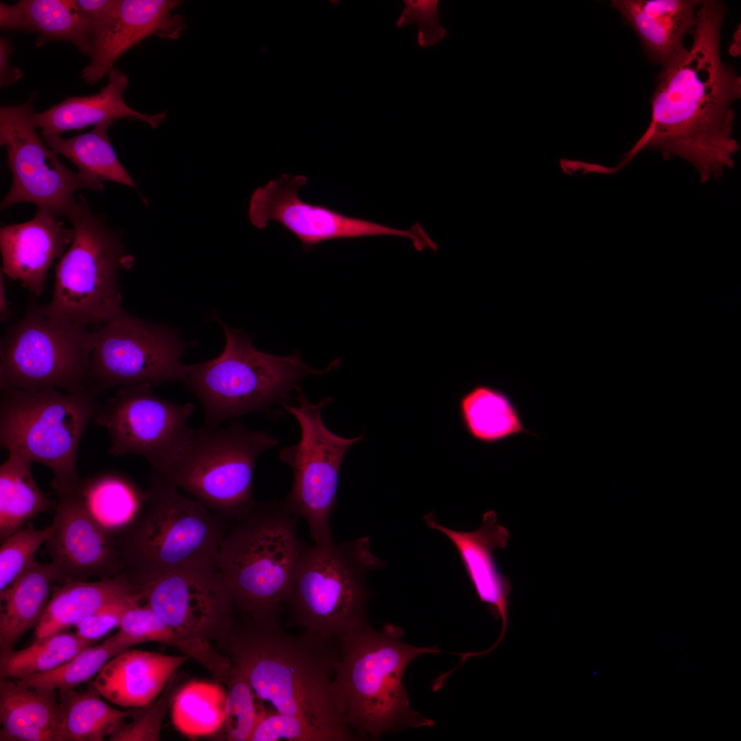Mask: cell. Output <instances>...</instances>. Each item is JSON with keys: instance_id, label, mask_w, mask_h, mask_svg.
Instances as JSON below:
<instances>
[{"instance_id": "1", "label": "cell", "mask_w": 741, "mask_h": 741, "mask_svg": "<svg viewBox=\"0 0 741 741\" xmlns=\"http://www.w3.org/2000/svg\"><path fill=\"white\" fill-rule=\"evenodd\" d=\"M726 13L723 2L701 0L692 45L657 75L650 123L622 158L624 167L644 149L685 160L703 183L734 165L740 145L733 104L741 97V78L720 55Z\"/></svg>"}, {"instance_id": "2", "label": "cell", "mask_w": 741, "mask_h": 741, "mask_svg": "<svg viewBox=\"0 0 741 741\" xmlns=\"http://www.w3.org/2000/svg\"><path fill=\"white\" fill-rule=\"evenodd\" d=\"M222 646L232 666L247 678L255 695L278 712L301 718L329 741L359 737L345 720L334 679L341 657L340 639L305 630L290 634L279 619L243 614Z\"/></svg>"}, {"instance_id": "3", "label": "cell", "mask_w": 741, "mask_h": 741, "mask_svg": "<svg viewBox=\"0 0 741 741\" xmlns=\"http://www.w3.org/2000/svg\"><path fill=\"white\" fill-rule=\"evenodd\" d=\"M403 637L395 625L386 624L378 631L367 622L340 639L334 685L346 722L360 740H376L386 733L434 725L410 707L403 675L415 658L440 650L412 646Z\"/></svg>"}, {"instance_id": "4", "label": "cell", "mask_w": 741, "mask_h": 741, "mask_svg": "<svg viewBox=\"0 0 741 741\" xmlns=\"http://www.w3.org/2000/svg\"><path fill=\"white\" fill-rule=\"evenodd\" d=\"M227 520L151 473L138 514L112 531L128 581L170 571L217 566Z\"/></svg>"}, {"instance_id": "5", "label": "cell", "mask_w": 741, "mask_h": 741, "mask_svg": "<svg viewBox=\"0 0 741 741\" xmlns=\"http://www.w3.org/2000/svg\"><path fill=\"white\" fill-rule=\"evenodd\" d=\"M298 518L283 500H274L257 503L228 529L217 567L237 612L279 618L305 546L297 535Z\"/></svg>"}, {"instance_id": "6", "label": "cell", "mask_w": 741, "mask_h": 741, "mask_svg": "<svg viewBox=\"0 0 741 741\" xmlns=\"http://www.w3.org/2000/svg\"><path fill=\"white\" fill-rule=\"evenodd\" d=\"M226 336V345L216 358L187 366L185 382L200 401L206 427L253 412L275 413L274 406L285 403L290 392L309 375H322L338 368L341 359L323 370L307 365L297 352L277 356L256 349L242 330L217 318Z\"/></svg>"}, {"instance_id": "7", "label": "cell", "mask_w": 741, "mask_h": 741, "mask_svg": "<svg viewBox=\"0 0 741 741\" xmlns=\"http://www.w3.org/2000/svg\"><path fill=\"white\" fill-rule=\"evenodd\" d=\"M384 565L366 537L305 545L285 604L290 623L326 637L352 633L367 622V575Z\"/></svg>"}, {"instance_id": "8", "label": "cell", "mask_w": 741, "mask_h": 741, "mask_svg": "<svg viewBox=\"0 0 741 741\" xmlns=\"http://www.w3.org/2000/svg\"><path fill=\"white\" fill-rule=\"evenodd\" d=\"M1 392V447L49 468L56 493L76 489L78 446L98 410L99 392L94 387L65 394L54 388Z\"/></svg>"}, {"instance_id": "9", "label": "cell", "mask_w": 741, "mask_h": 741, "mask_svg": "<svg viewBox=\"0 0 741 741\" xmlns=\"http://www.w3.org/2000/svg\"><path fill=\"white\" fill-rule=\"evenodd\" d=\"M278 443L269 434L248 430L241 422L226 428L193 429L165 465L152 473L234 521L257 504L252 480L257 457Z\"/></svg>"}, {"instance_id": "10", "label": "cell", "mask_w": 741, "mask_h": 741, "mask_svg": "<svg viewBox=\"0 0 741 741\" xmlns=\"http://www.w3.org/2000/svg\"><path fill=\"white\" fill-rule=\"evenodd\" d=\"M67 217L73 239L56 265L52 298L45 307L54 318L98 327L124 311L118 274L132 259L120 235L82 196Z\"/></svg>"}, {"instance_id": "11", "label": "cell", "mask_w": 741, "mask_h": 741, "mask_svg": "<svg viewBox=\"0 0 741 741\" xmlns=\"http://www.w3.org/2000/svg\"><path fill=\"white\" fill-rule=\"evenodd\" d=\"M95 331L51 316L30 303L23 318L0 342V389L73 392L92 387L91 356Z\"/></svg>"}, {"instance_id": "12", "label": "cell", "mask_w": 741, "mask_h": 741, "mask_svg": "<svg viewBox=\"0 0 741 741\" xmlns=\"http://www.w3.org/2000/svg\"><path fill=\"white\" fill-rule=\"evenodd\" d=\"M298 405L282 407L297 420L301 428L299 442L281 449L279 459L293 471L291 490L284 499L290 511L307 522L316 544L333 541L330 515L337 505L340 470L344 458L353 446L364 439V434L344 438L325 425L322 410L333 401L327 397L312 403L296 390Z\"/></svg>"}, {"instance_id": "13", "label": "cell", "mask_w": 741, "mask_h": 741, "mask_svg": "<svg viewBox=\"0 0 741 741\" xmlns=\"http://www.w3.org/2000/svg\"><path fill=\"white\" fill-rule=\"evenodd\" d=\"M95 331L91 379L99 392L116 386L185 380L187 366L180 358L189 344L172 329L124 311Z\"/></svg>"}, {"instance_id": "14", "label": "cell", "mask_w": 741, "mask_h": 741, "mask_svg": "<svg viewBox=\"0 0 741 741\" xmlns=\"http://www.w3.org/2000/svg\"><path fill=\"white\" fill-rule=\"evenodd\" d=\"M35 97L34 93L21 104L0 108V145L6 149L7 165L12 175L1 209L30 202L67 217L77 202L75 191L90 189V186L78 172L66 167L37 133Z\"/></svg>"}, {"instance_id": "15", "label": "cell", "mask_w": 741, "mask_h": 741, "mask_svg": "<svg viewBox=\"0 0 741 741\" xmlns=\"http://www.w3.org/2000/svg\"><path fill=\"white\" fill-rule=\"evenodd\" d=\"M148 384L120 387L93 421L110 437L109 452L146 459L158 471L175 455L193 429L187 421L194 404H177L156 395Z\"/></svg>"}, {"instance_id": "16", "label": "cell", "mask_w": 741, "mask_h": 741, "mask_svg": "<svg viewBox=\"0 0 741 741\" xmlns=\"http://www.w3.org/2000/svg\"><path fill=\"white\" fill-rule=\"evenodd\" d=\"M147 606L188 637L223 644L236 609L217 566L170 571L130 581Z\"/></svg>"}, {"instance_id": "17", "label": "cell", "mask_w": 741, "mask_h": 741, "mask_svg": "<svg viewBox=\"0 0 741 741\" xmlns=\"http://www.w3.org/2000/svg\"><path fill=\"white\" fill-rule=\"evenodd\" d=\"M307 183L305 175L283 174L257 187L250 198V223L259 229L270 221L279 223L300 240L306 252L327 241L382 235L408 237L419 251L428 247L430 238L417 225L400 230L302 200L298 189Z\"/></svg>"}, {"instance_id": "18", "label": "cell", "mask_w": 741, "mask_h": 741, "mask_svg": "<svg viewBox=\"0 0 741 741\" xmlns=\"http://www.w3.org/2000/svg\"><path fill=\"white\" fill-rule=\"evenodd\" d=\"M79 486L56 493L53 531L45 543L56 583L95 576L108 578L121 573L114 534L88 509Z\"/></svg>"}, {"instance_id": "19", "label": "cell", "mask_w": 741, "mask_h": 741, "mask_svg": "<svg viewBox=\"0 0 741 741\" xmlns=\"http://www.w3.org/2000/svg\"><path fill=\"white\" fill-rule=\"evenodd\" d=\"M423 519L430 528L441 532L452 543L480 601L486 604L496 620H502L497 642L488 650L475 653L478 657L486 655L501 643L508 628L511 585L497 565L493 552L506 546L510 534L498 523L493 510L484 513L481 525L473 531L450 529L438 522L433 512L425 515Z\"/></svg>"}, {"instance_id": "20", "label": "cell", "mask_w": 741, "mask_h": 741, "mask_svg": "<svg viewBox=\"0 0 741 741\" xmlns=\"http://www.w3.org/2000/svg\"><path fill=\"white\" fill-rule=\"evenodd\" d=\"M180 0H119L112 21L97 40L89 63L82 71L89 84L99 81L128 50L150 36L178 39L187 28L176 12Z\"/></svg>"}, {"instance_id": "21", "label": "cell", "mask_w": 741, "mask_h": 741, "mask_svg": "<svg viewBox=\"0 0 741 741\" xmlns=\"http://www.w3.org/2000/svg\"><path fill=\"white\" fill-rule=\"evenodd\" d=\"M73 237L72 228H67L59 215L37 207L32 220L1 227V270L40 296L49 268L64 255Z\"/></svg>"}, {"instance_id": "22", "label": "cell", "mask_w": 741, "mask_h": 741, "mask_svg": "<svg viewBox=\"0 0 741 741\" xmlns=\"http://www.w3.org/2000/svg\"><path fill=\"white\" fill-rule=\"evenodd\" d=\"M701 0H612L611 7L638 37L648 58L662 67L682 54Z\"/></svg>"}, {"instance_id": "23", "label": "cell", "mask_w": 741, "mask_h": 741, "mask_svg": "<svg viewBox=\"0 0 741 741\" xmlns=\"http://www.w3.org/2000/svg\"><path fill=\"white\" fill-rule=\"evenodd\" d=\"M190 658L141 650H127L110 659L93 684L101 696L125 707L146 705L163 691L169 679Z\"/></svg>"}, {"instance_id": "24", "label": "cell", "mask_w": 741, "mask_h": 741, "mask_svg": "<svg viewBox=\"0 0 741 741\" xmlns=\"http://www.w3.org/2000/svg\"><path fill=\"white\" fill-rule=\"evenodd\" d=\"M128 83L126 75L113 67L108 73V83L97 93L67 97L46 110L34 113L35 125L40 129L41 136L60 135L63 132L122 119L142 121L153 129L158 128L167 113L148 115L128 106L124 99Z\"/></svg>"}, {"instance_id": "25", "label": "cell", "mask_w": 741, "mask_h": 741, "mask_svg": "<svg viewBox=\"0 0 741 741\" xmlns=\"http://www.w3.org/2000/svg\"><path fill=\"white\" fill-rule=\"evenodd\" d=\"M0 26L8 31L37 33V47L60 40L73 43L86 56L93 52L91 25L75 0H21L12 5L1 2Z\"/></svg>"}, {"instance_id": "26", "label": "cell", "mask_w": 741, "mask_h": 741, "mask_svg": "<svg viewBox=\"0 0 741 741\" xmlns=\"http://www.w3.org/2000/svg\"><path fill=\"white\" fill-rule=\"evenodd\" d=\"M0 740L56 741L59 705L56 690L0 681Z\"/></svg>"}, {"instance_id": "27", "label": "cell", "mask_w": 741, "mask_h": 741, "mask_svg": "<svg viewBox=\"0 0 741 741\" xmlns=\"http://www.w3.org/2000/svg\"><path fill=\"white\" fill-rule=\"evenodd\" d=\"M53 593L36 627V639L63 632L100 608L141 596L124 576L97 581L66 580L53 587Z\"/></svg>"}, {"instance_id": "28", "label": "cell", "mask_w": 741, "mask_h": 741, "mask_svg": "<svg viewBox=\"0 0 741 741\" xmlns=\"http://www.w3.org/2000/svg\"><path fill=\"white\" fill-rule=\"evenodd\" d=\"M119 628L117 634L128 648L148 642L172 646L204 667L219 683L227 685L232 670L228 656L219 652L211 643L180 633L146 604H138L128 609Z\"/></svg>"}, {"instance_id": "29", "label": "cell", "mask_w": 741, "mask_h": 741, "mask_svg": "<svg viewBox=\"0 0 741 741\" xmlns=\"http://www.w3.org/2000/svg\"><path fill=\"white\" fill-rule=\"evenodd\" d=\"M57 575L51 563H38L0 591V652L11 650L36 627L49 601Z\"/></svg>"}, {"instance_id": "30", "label": "cell", "mask_w": 741, "mask_h": 741, "mask_svg": "<svg viewBox=\"0 0 741 741\" xmlns=\"http://www.w3.org/2000/svg\"><path fill=\"white\" fill-rule=\"evenodd\" d=\"M113 124L112 121L102 122L89 132L70 138L60 135L42 138L58 155H62L75 165L91 190L103 191L104 183L110 181L137 191V183L119 160L110 143L108 130Z\"/></svg>"}, {"instance_id": "31", "label": "cell", "mask_w": 741, "mask_h": 741, "mask_svg": "<svg viewBox=\"0 0 741 741\" xmlns=\"http://www.w3.org/2000/svg\"><path fill=\"white\" fill-rule=\"evenodd\" d=\"M458 411L466 433L482 444H496L528 433L510 396L491 386L476 385L464 393Z\"/></svg>"}, {"instance_id": "32", "label": "cell", "mask_w": 741, "mask_h": 741, "mask_svg": "<svg viewBox=\"0 0 741 741\" xmlns=\"http://www.w3.org/2000/svg\"><path fill=\"white\" fill-rule=\"evenodd\" d=\"M32 462L8 451L0 467V541L22 528L38 514L54 508L56 502L40 490L32 473Z\"/></svg>"}, {"instance_id": "33", "label": "cell", "mask_w": 741, "mask_h": 741, "mask_svg": "<svg viewBox=\"0 0 741 741\" xmlns=\"http://www.w3.org/2000/svg\"><path fill=\"white\" fill-rule=\"evenodd\" d=\"M59 724L56 741H101L108 737L127 710L102 700L93 683L85 690H58Z\"/></svg>"}, {"instance_id": "34", "label": "cell", "mask_w": 741, "mask_h": 741, "mask_svg": "<svg viewBox=\"0 0 741 741\" xmlns=\"http://www.w3.org/2000/svg\"><path fill=\"white\" fill-rule=\"evenodd\" d=\"M79 488L88 509L111 531L130 522L143 504L144 492L117 473H106L82 480Z\"/></svg>"}, {"instance_id": "35", "label": "cell", "mask_w": 741, "mask_h": 741, "mask_svg": "<svg viewBox=\"0 0 741 741\" xmlns=\"http://www.w3.org/2000/svg\"><path fill=\"white\" fill-rule=\"evenodd\" d=\"M226 695L219 684L198 681L185 684L171 707L173 725L191 738L217 732L224 722Z\"/></svg>"}, {"instance_id": "36", "label": "cell", "mask_w": 741, "mask_h": 741, "mask_svg": "<svg viewBox=\"0 0 741 741\" xmlns=\"http://www.w3.org/2000/svg\"><path fill=\"white\" fill-rule=\"evenodd\" d=\"M94 643L63 632L36 639L26 648L0 652L1 679H22L52 670Z\"/></svg>"}, {"instance_id": "37", "label": "cell", "mask_w": 741, "mask_h": 741, "mask_svg": "<svg viewBox=\"0 0 741 741\" xmlns=\"http://www.w3.org/2000/svg\"><path fill=\"white\" fill-rule=\"evenodd\" d=\"M127 650L115 634L99 645L84 649L52 670L14 680L24 686L73 688L86 682L110 659Z\"/></svg>"}, {"instance_id": "38", "label": "cell", "mask_w": 741, "mask_h": 741, "mask_svg": "<svg viewBox=\"0 0 741 741\" xmlns=\"http://www.w3.org/2000/svg\"><path fill=\"white\" fill-rule=\"evenodd\" d=\"M177 687L176 674L162 693L149 704L130 707L108 736L110 741H158L162 723L171 708Z\"/></svg>"}, {"instance_id": "39", "label": "cell", "mask_w": 741, "mask_h": 741, "mask_svg": "<svg viewBox=\"0 0 741 741\" xmlns=\"http://www.w3.org/2000/svg\"><path fill=\"white\" fill-rule=\"evenodd\" d=\"M53 531L51 524L36 529L29 523L1 542L0 548V591L38 563L35 560L39 548Z\"/></svg>"}, {"instance_id": "40", "label": "cell", "mask_w": 741, "mask_h": 741, "mask_svg": "<svg viewBox=\"0 0 741 741\" xmlns=\"http://www.w3.org/2000/svg\"><path fill=\"white\" fill-rule=\"evenodd\" d=\"M223 727L227 740L249 741L262 713L256 709L255 694L246 676L232 666L227 683Z\"/></svg>"}, {"instance_id": "41", "label": "cell", "mask_w": 741, "mask_h": 741, "mask_svg": "<svg viewBox=\"0 0 741 741\" xmlns=\"http://www.w3.org/2000/svg\"><path fill=\"white\" fill-rule=\"evenodd\" d=\"M329 741L325 734L299 717L275 711L261 714L249 741Z\"/></svg>"}, {"instance_id": "42", "label": "cell", "mask_w": 741, "mask_h": 741, "mask_svg": "<svg viewBox=\"0 0 741 741\" xmlns=\"http://www.w3.org/2000/svg\"><path fill=\"white\" fill-rule=\"evenodd\" d=\"M141 601V596H137L100 608L76 624V634L84 639L95 642L115 628H119L125 612Z\"/></svg>"}, {"instance_id": "43", "label": "cell", "mask_w": 741, "mask_h": 741, "mask_svg": "<svg viewBox=\"0 0 741 741\" xmlns=\"http://www.w3.org/2000/svg\"><path fill=\"white\" fill-rule=\"evenodd\" d=\"M405 5L399 18V27L416 23L419 27L418 41L421 46L432 45L445 36L438 16L437 1H404Z\"/></svg>"}, {"instance_id": "44", "label": "cell", "mask_w": 741, "mask_h": 741, "mask_svg": "<svg viewBox=\"0 0 741 741\" xmlns=\"http://www.w3.org/2000/svg\"><path fill=\"white\" fill-rule=\"evenodd\" d=\"M118 1L75 0L78 9L88 19L91 25L93 47L97 40L109 27L115 15Z\"/></svg>"}, {"instance_id": "45", "label": "cell", "mask_w": 741, "mask_h": 741, "mask_svg": "<svg viewBox=\"0 0 741 741\" xmlns=\"http://www.w3.org/2000/svg\"><path fill=\"white\" fill-rule=\"evenodd\" d=\"M558 165L563 174L569 176L578 172H580L582 174H598L602 175H611L621 170L618 165L609 167L599 163L566 158H561L558 161Z\"/></svg>"}, {"instance_id": "46", "label": "cell", "mask_w": 741, "mask_h": 741, "mask_svg": "<svg viewBox=\"0 0 741 741\" xmlns=\"http://www.w3.org/2000/svg\"><path fill=\"white\" fill-rule=\"evenodd\" d=\"M13 47L10 40L4 36L0 38V85L1 88L10 86L23 75L21 70L10 64V54Z\"/></svg>"}, {"instance_id": "47", "label": "cell", "mask_w": 741, "mask_h": 741, "mask_svg": "<svg viewBox=\"0 0 741 741\" xmlns=\"http://www.w3.org/2000/svg\"><path fill=\"white\" fill-rule=\"evenodd\" d=\"M4 274L0 271V319L1 322L7 320L12 312L9 308L8 301L6 299L5 285L4 283Z\"/></svg>"}, {"instance_id": "48", "label": "cell", "mask_w": 741, "mask_h": 741, "mask_svg": "<svg viewBox=\"0 0 741 741\" xmlns=\"http://www.w3.org/2000/svg\"><path fill=\"white\" fill-rule=\"evenodd\" d=\"M729 53L733 57H738L741 54L740 24L733 34V39L729 48Z\"/></svg>"}]
</instances>
